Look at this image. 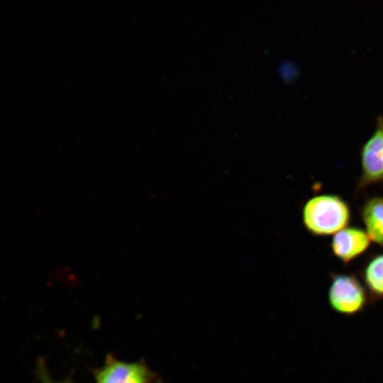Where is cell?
<instances>
[{"mask_svg":"<svg viewBox=\"0 0 383 383\" xmlns=\"http://www.w3.org/2000/svg\"><path fill=\"white\" fill-rule=\"evenodd\" d=\"M361 276L371 298L383 299V252L374 254L367 260Z\"/></svg>","mask_w":383,"mask_h":383,"instance_id":"7","label":"cell"},{"mask_svg":"<svg viewBox=\"0 0 383 383\" xmlns=\"http://www.w3.org/2000/svg\"><path fill=\"white\" fill-rule=\"evenodd\" d=\"M370 243L365 230L348 226L333 235L331 248L334 256L347 265L364 253Z\"/></svg>","mask_w":383,"mask_h":383,"instance_id":"5","label":"cell"},{"mask_svg":"<svg viewBox=\"0 0 383 383\" xmlns=\"http://www.w3.org/2000/svg\"><path fill=\"white\" fill-rule=\"evenodd\" d=\"M360 215L371 241L383 248V197L367 199L361 207Z\"/></svg>","mask_w":383,"mask_h":383,"instance_id":"6","label":"cell"},{"mask_svg":"<svg viewBox=\"0 0 383 383\" xmlns=\"http://www.w3.org/2000/svg\"><path fill=\"white\" fill-rule=\"evenodd\" d=\"M365 289L353 274H331L329 305L333 311L344 315L361 312L367 302Z\"/></svg>","mask_w":383,"mask_h":383,"instance_id":"2","label":"cell"},{"mask_svg":"<svg viewBox=\"0 0 383 383\" xmlns=\"http://www.w3.org/2000/svg\"><path fill=\"white\" fill-rule=\"evenodd\" d=\"M302 221L312 235H334L348 227L351 213L349 205L335 194H319L309 199L302 209Z\"/></svg>","mask_w":383,"mask_h":383,"instance_id":"1","label":"cell"},{"mask_svg":"<svg viewBox=\"0 0 383 383\" xmlns=\"http://www.w3.org/2000/svg\"><path fill=\"white\" fill-rule=\"evenodd\" d=\"M96 383H151L152 373L142 362L119 360L109 355L94 373Z\"/></svg>","mask_w":383,"mask_h":383,"instance_id":"4","label":"cell"},{"mask_svg":"<svg viewBox=\"0 0 383 383\" xmlns=\"http://www.w3.org/2000/svg\"><path fill=\"white\" fill-rule=\"evenodd\" d=\"M361 174L357 189L383 182V118L377 119L376 128L360 151Z\"/></svg>","mask_w":383,"mask_h":383,"instance_id":"3","label":"cell"},{"mask_svg":"<svg viewBox=\"0 0 383 383\" xmlns=\"http://www.w3.org/2000/svg\"><path fill=\"white\" fill-rule=\"evenodd\" d=\"M38 374L40 377L41 383H71L68 380L65 381H55L49 375L43 362L38 363Z\"/></svg>","mask_w":383,"mask_h":383,"instance_id":"8","label":"cell"}]
</instances>
